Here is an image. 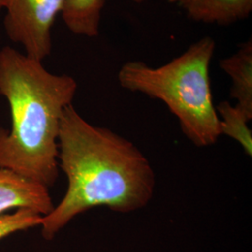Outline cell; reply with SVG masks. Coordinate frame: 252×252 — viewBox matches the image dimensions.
<instances>
[{
  "label": "cell",
  "mask_w": 252,
  "mask_h": 252,
  "mask_svg": "<svg viewBox=\"0 0 252 252\" xmlns=\"http://www.w3.org/2000/svg\"><path fill=\"white\" fill-rule=\"evenodd\" d=\"M58 167L66 176L67 189L43 217L41 234L48 241L92 208L131 213L146 207L154 194L155 174L144 153L112 130L91 125L72 104L61 117Z\"/></svg>",
  "instance_id": "cell-1"
},
{
  "label": "cell",
  "mask_w": 252,
  "mask_h": 252,
  "mask_svg": "<svg viewBox=\"0 0 252 252\" xmlns=\"http://www.w3.org/2000/svg\"><path fill=\"white\" fill-rule=\"evenodd\" d=\"M78 84L49 72L42 62L6 46L0 50V94L9 102L11 129L0 127V167L51 188L58 178V135Z\"/></svg>",
  "instance_id": "cell-2"
},
{
  "label": "cell",
  "mask_w": 252,
  "mask_h": 252,
  "mask_svg": "<svg viewBox=\"0 0 252 252\" xmlns=\"http://www.w3.org/2000/svg\"><path fill=\"white\" fill-rule=\"evenodd\" d=\"M215 47L214 39L205 36L159 67L129 61L120 68L118 81L124 89L163 102L192 144L211 146L221 135L209 79Z\"/></svg>",
  "instance_id": "cell-3"
},
{
  "label": "cell",
  "mask_w": 252,
  "mask_h": 252,
  "mask_svg": "<svg viewBox=\"0 0 252 252\" xmlns=\"http://www.w3.org/2000/svg\"><path fill=\"white\" fill-rule=\"evenodd\" d=\"M63 0H7L5 29L27 56L41 61L52 51V27L61 13Z\"/></svg>",
  "instance_id": "cell-4"
},
{
  "label": "cell",
  "mask_w": 252,
  "mask_h": 252,
  "mask_svg": "<svg viewBox=\"0 0 252 252\" xmlns=\"http://www.w3.org/2000/svg\"><path fill=\"white\" fill-rule=\"evenodd\" d=\"M54 205L45 185L0 167V216L9 209L26 208L44 217Z\"/></svg>",
  "instance_id": "cell-5"
},
{
  "label": "cell",
  "mask_w": 252,
  "mask_h": 252,
  "mask_svg": "<svg viewBox=\"0 0 252 252\" xmlns=\"http://www.w3.org/2000/svg\"><path fill=\"white\" fill-rule=\"evenodd\" d=\"M220 68L230 77L232 86L230 94L236 101L235 107L250 121L252 119V41L239 46L236 53L223 58Z\"/></svg>",
  "instance_id": "cell-6"
},
{
  "label": "cell",
  "mask_w": 252,
  "mask_h": 252,
  "mask_svg": "<svg viewBox=\"0 0 252 252\" xmlns=\"http://www.w3.org/2000/svg\"><path fill=\"white\" fill-rule=\"evenodd\" d=\"M182 8L193 21L226 26L249 17L252 0H188Z\"/></svg>",
  "instance_id": "cell-7"
},
{
  "label": "cell",
  "mask_w": 252,
  "mask_h": 252,
  "mask_svg": "<svg viewBox=\"0 0 252 252\" xmlns=\"http://www.w3.org/2000/svg\"><path fill=\"white\" fill-rule=\"evenodd\" d=\"M105 2L106 0H63L61 14L65 26L76 35L98 36Z\"/></svg>",
  "instance_id": "cell-8"
},
{
  "label": "cell",
  "mask_w": 252,
  "mask_h": 252,
  "mask_svg": "<svg viewBox=\"0 0 252 252\" xmlns=\"http://www.w3.org/2000/svg\"><path fill=\"white\" fill-rule=\"evenodd\" d=\"M220 119V135H226L238 142L245 153L252 157V133L249 127L251 122L241 110L228 101L220 102L216 107Z\"/></svg>",
  "instance_id": "cell-9"
},
{
  "label": "cell",
  "mask_w": 252,
  "mask_h": 252,
  "mask_svg": "<svg viewBox=\"0 0 252 252\" xmlns=\"http://www.w3.org/2000/svg\"><path fill=\"white\" fill-rule=\"evenodd\" d=\"M43 216L26 208H18L11 214L0 216V240L19 231L40 226Z\"/></svg>",
  "instance_id": "cell-10"
},
{
  "label": "cell",
  "mask_w": 252,
  "mask_h": 252,
  "mask_svg": "<svg viewBox=\"0 0 252 252\" xmlns=\"http://www.w3.org/2000/svg\"><path fill=\"white\" fill-rule=\"evenodd\" d=\"M171 3H176L179 4L181 7H183V5L188 1V0H169Z\"/></svg>",
  "instance_id": "cell-11"
},
{
  "label": "cell",
  "mask_w": 252,
  "mask_h": 252,
  "mask_svg": "<svg viewBox=\"0 0 252 252\" xmlns=\"http://www.w3.org/2000/svg\"><path fill=\"white\" fill-rule=\"evenodd\" d=\"M7 0H0V11L5 8Z\"/></svg>",
  "instance_id": "cell-12"
},
{
  "label": "cell",
  "mask_w": 252,
  "mask_h": 252,
  "mask_svg": "<svg viewBox=\"0 0 252 252\" xmlns=\"http://www.w3.org/2000/svg\"><path fill=\"white\" fill-rule=\"evenodd\" d=\"M133 1H135L136 3H141V2H143L144 0H133Z\"/></svg>",
  "instance_id": "cell-13"
}]
</instances>
